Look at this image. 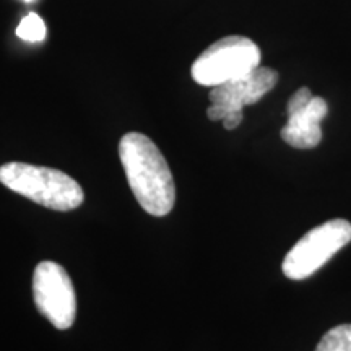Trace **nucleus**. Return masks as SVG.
Instances as JSON below:
<instances>
[{"label": "nucleus", "mask_w": 351, "mask_h": 351, "mask_svg": "<svg viewBox=\"0 0 351 351\" xmlns=\"http://www.w3.org/2000/svg\"><path fill=\"white\" fill-rule=\"evenodd\" d=\"M230 114V109L223 106V104H210V108L207 109V116L210 121H223L225 117Z\"/></svg>", "instance_id": "9b49d317"}, {"label": "nucleus", "mask_w": 351, "mask_h": 351, "mask_svg": "<svg viewBox=\"0 0 351 351\" xmlns=\"http://www.w3.org/2000/svg\"><path fill=\"white\" fill-rule=\"evenodd\" d=\"M313 98H314V95L309 88H300V90H298L296 93L289 98L287 114L295 112V111H298V109H302L304 106H307Z\"/></svg>", "instance_id": "9d476101"}, {"label": "nucleus", "mask_w": 351, "mask_h": 351, "mask_svg": "<svg viewBox=\"0 0 351 351\" xmlns=\"http://www.w3.org/2000/svg\"><path fill=\"white\" fill-rule=\"evenodd\" d=\"M315 351H351V324L330 328L319 341Z\"/></svg>", "instance_id": "6e6552de"}, {"label": "nucleus", "mask_w": 351, "mask_h": 351, "mask_svg": "<svg viewBox=\"0 0 351 351\" xmlns=\"http://www.w3.org/2000/svg\"><path fill=\"white\" fill-rule=\"evenodd\" d=\"M0 182L34 204L57 212L75 210L85 199L75 179L46 166L12 161L0 166Z\"/></svg>", "instance_id": "f03ea898"}, {"label": "nucleus", "mask_w": 351, "mask_h": 351, "mask_svg": "<svg viewBox=\"0 0 351 351\" xmlns=\"http://www.w3.org/2000/svg\"><path fill=\"white\" fill-rule=\"evenodd\" d=\"M351 241V223L330 219L306 232L283 261V274L289 280H304L314 275L324 263Z\"/></svg>", "instance_id": "20e7f679"}, {"label": "nucleus", "mask_w": 351, "mask_h": 351, "mask_svg": "<svg viewBox=\"0 0 351 351\" xmlns=\"http://www.w3.org/2000/svg\"><path fill=\"white\" fill-rule=\"evenodd\" d=\"M276 82H278V73L274 69L258 65L247 75L228 82L225 85L213 86L210 91V101L213 104H223L230 109V112L243 111L244 106L256 104L274 90Z\"/></svg>", "instance_id": "423d86ee"}, {"label": "nucleus", "mask_w": 351, "mask_h": 351, "mask_svg": "<svg viewBox=\"0 0 351 351\" xmlns=\"http://www.w3.org/2000/svg\"><path fill=\"white\" fill-rule=\"evenodd\" d=\"M119 158L142 208L153 217H166L174 207L176 186L160 148L147 135L129 132L119 142Z\"/></svg>", "instance_id": "f257e3e1"}, {"label": "nucleus", "mask_w": 351, "mask_h": 351, "mask_svg": "<svg viewBox=\"0 0 351 351\" xmlns=\"http://www.w3.org/2000/svg\"><path fill=\"white\" fill-rule=\"evenodd\" d=\"M46 23L38 13H28L16 28V36L28 43H41L46 38Z\"/></svg>", "instance_id": "1a4fd4ad"}, {"label": "nucleus", "mask_w": 351, "mask_h": 351, "mask_svg": "<svg viewBox=\"0 0 351 351\" xmlns=\"http://www.w3.org/2000/svg\"><path fill=\"white\" fill-rule=\"evenodd\" d=\"M33 298L38 311L59 330L73 326L77 296L72 280L60 263L43 261L33 274Z\"/></svg>", "instance_id": "39448f33"}, {"label": "nucleus", "mask_w": 351, "mask_h": 351, "mask_svg": "<svg viewBox=\"0 0 351 351\" xmlns=\"http://www.w3.org/2000/svg\"><path fill=\"white\" fill-rule=\"evenodd\" d=\"M25 2H33V0H25Z\"/></svg>", "instance_id": "ddd939ff"}, {"label": "nucleus", "mask_w": 351, "mask_h": 351, "mask_svg": "<svg viewBox=\"0 0 351 351\" xmlns=\"http://www.w3.org/2000/svg\"><path fill=\"white\" fill-rule=\"evenodd\" d=\"M327 112L328 106L326 99L314 96L307 106L288 114L287 125L282 129V138L300 150H309V148L317 147L322 140L320 122L324 121Z\"/></svg>", "instance_id": "0eeeda50"}, {"label": "nucleus", "mask_w": 351, "mask_h": 351, "mask_svg": "<svg viewBox=\"0 0 351 351\" xmlns=\"http://www.w3.org/2000/svg\"><path fill=\"white\" fill-rule=\"evenodd\" d=\"M261 49L245 36H226L213 43L192 64V78L204 86H219L247 75L261 65Z\"/></svg>", "instance_id": "7ed1b4c3"}, {"label": "nucleus", "mask_w": 351, "mask_h": 351, "mask_svg": "<svg viewBox=\"0 0 351 351\" xmlns=\"http://www.w3.org/2000/svg\"><path fill=\"white\" fill-rule=\"evenodd\" d=\"M241 122H243V111H232L223 119V125L228 130H234L236 127L241 125Z\"/></svg>", "instance_id": "f8f14e48"}]
</instances>
